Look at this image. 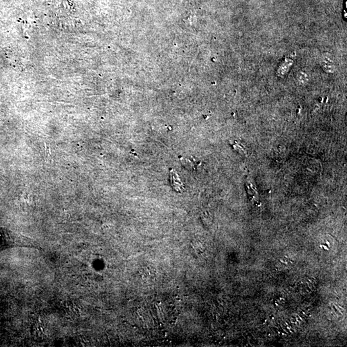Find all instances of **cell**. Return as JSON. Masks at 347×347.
Wrapping results in <instances>:
<instances>
[{"mask_svg":"<svg viewBox=\"0 0 347 347\" xmlns=\"http://www.w3.org/2000/svg\"><path fill=\"white\" fill-rule=\"evenodd\" d=\"M170 178H171L170 180H171L172 185L174 189L178 191V192L184 190V185L181 182L180 176H178L177 172L175 170H171L170 171Z\"/></svg>","mask_w":347,"mask_h":347,"instance_id":"1","label":"cell"},{"mask_svg":"<svg viewBox=\"0 0 347 347\" xmlns=\"http://www.w3.org/2000/svg\"><path fill=\"white\" fill-rule=\"evenodd\" d=\"M45 153H46V157H49V156L50 155V147H48V145H46V151H45Z\"/></svg>","mask_w":347,"mask_h":347,"instance_id":"3","label":"cell"},{"mask_svg":"<svg viewBox=\"0 0 347 347\" xmlns=\"http://www.w3.org/2000/svg\"><path fill=\"white\" fill-rule=\"evenodd\" d=\"M182 163L188 169H195L196 168L197 165H198V162H196V160L193 159L192 161L189 158H183L182 159Z\"/></svg>","mask_w":347,"mask_h":347,"instance_id":"2","label":"cell"}]
</instances>
